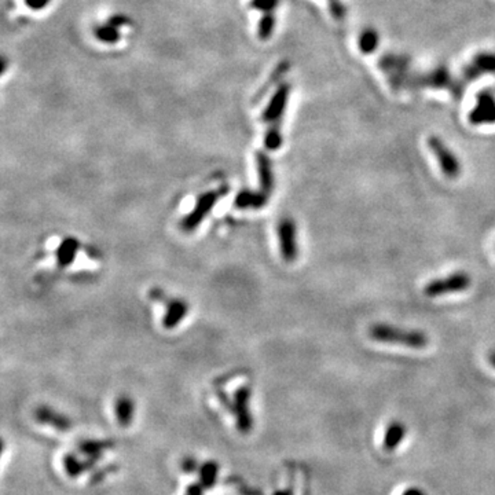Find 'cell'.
<instances>
[{
  "label": "cell",
  "mask_w": 495,
  "mask_h": 495,
  "mask_svg": "<svg viewBox=\"0 0 495 495\" xmlns=\"http://www.w3.org/2000/svg\"><path fill=\"white\" fill-rule=\"evenodd\" d=\"M465 87L467 84L463 81V78H455L446 65H436L434 69L422 73L413 72L407 84V90H447L450 94H453L455 101H461Z\"/></svg>",
  "instance_id": "6da1fadb"
},
{
  "label": "cell",
  "mask_w": 495,
  "mask_h": 495,
  "mask_svg": "<svg viewBox=\"0 0 495 495\" xmlns=\"http://www.w3.org/2000/svg\"><path fill=\"white\" fill-rule=\"evenodd\" d=\"M370 339L384 344H395L413 350H422L429 344V338L422 330L403 329L388 323H376L369 328Z\"/></svg>",
  "instance_id": "7a4b0ae2"
},
{
  "label": "cell",
  "mask_w": 495,
  "mask_h": 495,
  "mask_svg": "<svg viewBox=\"0 0 495 495\" xmlns=\"http://www.w3.org/2000/svg\"><path fill=\"white\" fill-rule=\"evenodd\" d=\"M378 68L388 80L392 90L399 93L407 90V84L412 76V59L405 54L387 52L378 59Z\"/></svg>",
  "instance_id": "3957f363"
},
{
  "label": "cell",
  "mask_w": 495,
  "mask_h": 495,
  "mask_svg": "<svg viewBox=\"0 0 495 495\" xmlns=\"http://www.w3.org/2000/svg\"><path fill=\"white\" fill-rule=\"evenodd\" d=\"M470 284H472V278L468 273L457 271V273H453L444 278H438V280L428 282L424 287V294L427 297L435 299V297H441V296L450 294V293L464 292V290L470 289Z\"/></svg>",
  "instance_id": "277c9868"
},
{
  "label": "cell",
  "mask_w": 495,
  "mask_h": 495,
  "mask_svg": "<svg viewBox=\"0 0 495 495\" xmlns=\"http://www.w3.org/2000/svg\"><path fill=\"white\" fill-rule=\"evenodd\" d=\"M428 148L439 162V167L447 179H457L461 174V162L455 153L444 143L439 136L428 138Z\"/></svg>",
  "instance_id": "5b68a950"
},
{
  "label": "cell",
  "mask_w": 495,
  "mask_h": 495,
  "mask_svg": "<svg viewBox=\"0 0 495 495\" xmlns=\"http://www.w3.org/2000/svg\"><path fill=\"white\" fill-rule=\"evenodd\" d=\"M292 85L287 81H282L275 87V91L273 93L268 104L266 105L263 113H261V121L268 124L282 123L284 114L289 104Z\"/></svg>",
  "instance_id": "8992f818"
},
{
  "label": "cell",
  "mask_w": 495,
  "mask_h": 495,
  "mask_svg": "<svg viewBox=\"0 0 495 495\" xmlns=\"http://www.w3.org/2000/svg\"><path fill=\"white\" fill-rule=\"evenodd\" d=\"M484 75H495V52H477L461 69V78L465 84L476 81Z\"/></svg>",
  "instance_id": "52a82bcc"
},
{
  "label": "cell",
  "mask_w": 495,
  "mask_h": 495,
  "mask_svg": "<svg viewBox=\"0 0 495 495\" xmlns=\"http://www.w3.org/2000/svg\"><path fill=\"white\" fill-rule=\"evenodd\" d=\"M472 126L495 124V95L490 90H483L476 95V105L468 116Z\"/></svg>",
  "instance_id": "ba28073f"
},
{
  "label": "cell",
  "mask_w": 495,
  "mask_h": 495,
  "mask_svg": "<svg viewBox=\"0 0 495 495\" xmlns=\"http://www.w3.org/2000/svg\"><path fill=\"white\" fill-rule=\"evenodd\" d=\"M226 193L225 190H215V191H208L205 194H203L196 207L191 213H189L187 216H184L182 220V229L184 232H191L194 230L203 220L204 217L208 215L209 212L213 208V205L217 203V200Z\"/></svg>",
  "instance_id": "9c48e42d"
},
{
  "label": "cell",
  "mask_w": 495,
  "mask_h": 495,
  "mask_svg": "<svg viewBox=\"0 0 495 495\" xmlns=\"http://www.w3.org/2000/svg\"><path fill=\"white\" fill-rule=\"evenodd\" d=\"M280 248L284 261L287 263L296 261L299 256L297 244V226L292 217H284L278 225Z\"/></svg>",
  "instance_id": "30bf717a"
},
{
  "label": "cell",
  "mask_w": 495,
  "mask_h": 495,
  "mask_svg": "<svg viewBox=\"0 0 495 495\" xmlns=\"http://www.w3.org/2000/svg\"><path fill=\"white\" fill-rule=\"evenodd\" d=\"M256 162H258V172L261 179V191L270 197V194L274 190V174H273L271 160L266 153L258 152Z\"/></svg>",
  "instance_id": "8fae6325"
},
{
  "label": "cell",
  "mask_w": 495,
  "mask_h": 495,
  "mask_svg": "<svg viewBox=\"0 0 495 495\" xmlns=\"http://www.w3.org/2000/svg\"><path fill=\"white\" fill-rule=\"evenodd\" d=\"M406 427L403 422L400 421H391L388 425H387V429L384 432V438H383V442H384V448L387 451H392L395 448L399 447V444L403 442L405 436H406Z\"/></svg>",
  "instance_id": "7c38bea8"
},
{
  "label": "cell",
  "mask_w": 495,
  "mask_h": 495,
  "mask_svg": "<svg viewBox=\"0 0 495 495\" xmlns=\"http://www.w3.org/2000/svg\"><path fill=\"white\" fill-rule=\"evenodd\" d=\"M189 309L182 300H169L167 302V314L164 316V326L172 329L181 323Z\"/></svg>",
  "instance_id": "4fadbf2b"
},
{
  "label": "cell",
  "mask_w": 495,
  "mask_h": 495,
  "mask_svg": "<svg viewBox=\"0 0 495 495\" xmlns=\"http://www.w3.org/2000/svg\"><path fill=\"white\" fill-rule=\"evenodd\" d=\"M268 201V196H266L261 191H249L244 190L241 191L235 198V205L238 208L259 209L264 207Z\"/></svg>",
  "instance_id": "5bb4252c"
},
{
  "label": "cell",
  "mask_w": 495,
  "mask_h": 495,
  "mask_svg": "<svg viewBox=\"0 0 495 495\" xmlns=\"http://www.w3.org/2000/svg\"><path fill=\"white\" fill-rule=\"evenodd\" d=\"M378 44H380V35H378L377 29L367 26L359 33L358 49L362 54H365V55L373 54L378 49Z\"/></svg>",
  "instance_id": "9a60e30c"
},
{
  "label": "cell",
  "mask_w": 495,
  "mask_h": 495,
  "mask_svg": "<svg viewBox=\"0 0 495 495\" xmlns=\"http://www.w3.org/2000/svg\"><path fill=\"white\" fill-rule=\"evenodd\" d=\"M93 33H94V37L98 42L105 43V44H116L121 39L120 28L112 25L107 21L105 24H98V25L94 26L93 28Z\"/></svg>",
  "instance_id": "2e32d148"
},
{
  "label": "cell",
  "mask_w": 495,
  "mask_h": 495,
  "mask_svg": "<svg viewBox=\"0 0 495 495\" xmlns=\"http://www.w3.org/2000/svg\"><path fill=\"white\" fill-rule=\"evenodd\" d=\"M289 68H290V65H289L287 61H282V62H280V64L275 66V69H274V71L271 72V75L268 76V80L261 85V90L258 91V94H256V101H259L261 97H263L271 87L275 88L280 83H282L281 78L287 75Z\"/></svg>",
  "instance_id": "e0dca14e"
},
{
  "label": "cell",
  "mask_w": 495,
  "mask_h": 495,
  "mask_svg": "<svg viewBox=\"0 0 495 495\" xmlns=\"http://www.w3.org/2000/svg\"><path fill=\"white\" fill-rule=\"evenodd\" d=\"M78 249V241L73 239V238H68L65 239L61 246L58 248V252H56V258H58V264L59 267H66L69 266L75 256H76V252Z\"/></svg>",
  "instance_id": "ac0fdd59"
},
{
  "label": "cell",
  "mask_w": 495,
  "mask_h": 495,
  "mask_svg": "<svg viewBox=\"0 0 495 495\" xmlns=\"http://www.w3.org/2000/svg\"><path fill=\"white\" fill-rule=\"evenodd\" d=\"M277 28V16L275 13H264L261 14L258 24V37L261 42H267L273 37L274 30Z\"/></svg>",
  "instance_id": "d6986e66"
},
{
  "label": "cell",
  "mask_w": 495,
  "mask_h": 495,
  "mask_svg": "<svg viewBox=\"0 0 495 495\" xmlns=\"http://www.w3.org/2000/svg\"><path fill=\"white\" fill-rule=\"evenodd\" d=\"M282 123H275V124H268L267 130L264 133V146L268 150H278L282 146L284 138H282Z\"/></svg>",
  "instance_id": "ffe728a7"
},
{
  "label": "cell",
  "mask_w": 495,
  "mask_h": 495,
  "mask_svg": "<svg viewBox=\"0 0 495 495\" xmlns=\"http://www.w3.org/2000/svg\"><path fill=\"white\" fill-rule=\"evenodd\" d=\"M280 6V0H249V8L264 13H275Z\"/></svg>",
  "instance_id": "44dd1931"
},
{
  "label": "cell",
  "mask_w": 495,
  "mask_h": 495,
  "mask_svg": "<svg viewBox=\"0 0 495 495\" xmlns=\"http://www.w3.org/2000/svg\"><path fill=\"white\" fill-rule=\"evenodd\" d=\"M329 10H330V16L336 21H342L347 17V7L344 6V3L341 0L329 4Z\"/></svg>",
  "instance_id": "7402d4cb"
},
{
  "label": "cell",
  "mask_w": 495,
  "mask_h": 495,
  "mask_svg": "<svg viewBox=\"0 0 495 495\" xmlns=\"http://www.w3.org/2000/svg\"><path fill=\"white\" fill-rule=\"evenodd\" d=\"M106 21L110 23L112 25L117 26V28L132 25V21H131L127 16H124V14H113V16L109 17Z\"/></svg>",
  "instance_id": "603a6c76"
},
{
  "label": "cell",
  "mask_w": 495,
  "mask_h": 495,
  "mask_svg": "<svg viewBox=\"0 0 495 495\" xmlns=\"http://www.w3.org/2000/svg\"><path fill=\"white\" fill-rule=\"evenodd\" d=\"M24 3L28 8H30L33 11H40V10H44L46 7H49L52 0H24Z\"/></svg>",
  "instance_id": "cb8c5ba5"
},
{
  "label": "cell",
  "mask_w": 495,
  "mask_h": 495,
  "mask_svg": "<svg viewBox=\"0 0 495 495\" xmlns=\"http://www.w3.org/2000/svg\"><path fill=\"white\" fill-rule=\"evenodd\" d=\"M403 495H424L422 494V491L421 490H418V489H409V490H406L405 493H403Z\"/></svg>",
  "instance_id": "d4e9b609"
},
{
  "label": "cell",
  "mask_w": 495,
  "mask_h": 495,
  "mask_svg": "<svg viewBox=\"0 0 495 495\" xmlns=\"http://www.w3.org/2000/svg\"><path fill=\"white\" fill-rule=\"evenodd\" d=\"M487 359H489V364L493 366V367L495 369V350H491V351H490V354H489Z\"/></svg>",
  "instance_id": "484cf974"
},
{
  "label": "cell",
  "mask_w": 495,
  "mask_h": 495,
  "mask_svg": "<svg viewBox=\"0 0 495 495\" xmlns=\"http://www.w3.org/2000/svg\"><path fill=\"white\" fill-rule=\"evenodd\" d=\"M335 1H339V0H328V3H329V4H332V3H335Z\"/></svg>",
  "instance_id": "4316f807"
}]
</instances>
